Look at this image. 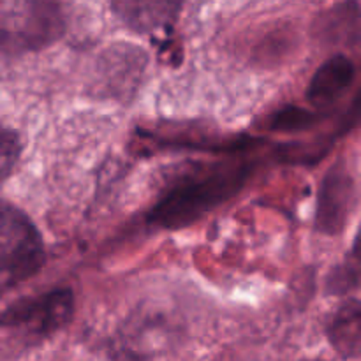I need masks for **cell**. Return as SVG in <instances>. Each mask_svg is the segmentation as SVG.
I'll return each mask as SVG.
<instances>
[{
	"instance_id": "obj_1",
	"label": "cell",
	"mask_w": 361,
	"mask_h": 361,
	"mask_svg": "<svg viewBox=\"0 0 361 361\" xmlns=\"http://www.w3.org/2000/svg\"><path fill=\"white\" fill-rule=\"evenodd\" d=\"M62 32L63 16L55 0H0V55L39 51Z\"/></svg>"
},
{
	"instance_id": "obj_2",
	"label": "cell",
	"mask_w": 361,
	"mask_h": 361,
	"mask_svg": "<svg viewBox=\"0 0 361 361\" xmlns=\"http://www.w3.org/2000/svg\"><path fill=\"white\" fill-rule=\"evenodd\" d=\"M242 182L243 175L238 169H214L207 176L173 189L155 207L150 219L162 228H182L233 196Z\"/></svg>"
},
{
	"instance_id": "obj_3",
	"label": "cell",
	"mask_w": 361,
	"mask_h": 361,
	"mask_svg": "<svg viewBox=\"0 0 361 361\" xmlns=\"http://www.w3.org/2000/svg\"><path fill=\"white\" fill-rule=\"evenodd\" d=\"M41 233L25 212L0 200V279L21 282L44 264Z\"/></svg>"
},
{
	"instance_id": "obj_4",
	"label": "cell",
	"mask_w": 361,
	"mask_h": 361,
	"mask_svg": "<svg viewBox=\"0 0 361 361\" xmlns=\"http://www.w3.org/2000/svg\"><path fill=\"white\" fill-rule=\"evenodd\" d=\"M73 310L74 298L71 289H55L46 295L14 302L0 314V326L46 335L69 323Z\"/></svg>"
},
{
	"instance_id": "obj_5",
	"label": "cell",
	"mask_w": 361,
	"mask_h": 361,
	"mask_svg": "<svg viewBox=\"0 0 361 361\" xmlns=\"http://www.w3.org/2000/svg\"><path fill=\"white\" fill-rule=\"evenodd\" d=\"M355 197V182L342 162L326 173L317 203V229L326 235H337L344 229Z\"/></svg>"
},
{
	"instance_id": "obj_6",
	"label": "cell",
	"mask_w": 361,
	"mask_h": 361,
	"mask_svg": "<svg viewBox=\"0 0 361 361\" xmlns=\"http://www.w3.org/2000/svg\"><path fill=\"white\" fill-rule=\"evenodd\" d=\"M113 14L137 34H154L171 27L183 0H108Z\"/></svg>"
},
{
	"instance_id": "obj_7",
	"label": "cell",
	"mask_w": 361,
	"mask_h": 361,
	"mask_svg": "<svg viewBox=\"0 0 361 361\" xmlns=\"http://www.w3.org/2000/svg\"><path fill=\"white\" fill-rule=\"evenodd\" d=\"M355 63L345 55H335L328 59L314 74L307 90L310 104L316 108H330L342 97L355 80Z\"/></svg>"
},
{
	"instance_id": "obj_8",
	"label": "cell",
	"mask_w": 361,
	"mask_h": 361,
	"mask_svg": "<svg viewBox=\"0 0 361 361\" xmlns=\"http://www.w3.org/2000/svg\"><path fill=\"white\" fill-rule=\"evenodd\" d=\"M328 341L342 358H361V302L349 300L334 314Z\"/></svg>"
},
{
	"instance_id": "obj_9",
	"label": "cell",
	"mask_w": 361,
	"mask_h": 361,
	"mask_svg": "<svg viewBox=\"0 0 361 361\" xmlns=\"http://www.w3.org/2000/svg\"><path fill=\"white\" fill-rule=\"evenodd\" d=\"M361 282V231L353 243V250L344 264L335 268L334 274L328 279V291L330 293H345L356 288Z\"/></svg>"
},
{
	"instance_id": "obj_10",
	"label": "cell",
	"mask_w": 361,
	"mask_h": 361,
	"mask_svg": "<svg viewBox=\"0 0 361 361\" xmlns=\"http://www.w3.org/2000/svg\"><path fill=\"white\" fill-rule=\"evenodd\" d=\"M21 155V140L16 130L0 123V180L11 175Z\"/></svg>"
},
{
	"instance_id": "obj_11",
	"label": "cell",
	"mask_w": 361,
	"mask_h": 361,
	"mask_svg": "<svg viewBox=\"0 0 361 361\" xmlns=\"http://www.w3.org/2000/svg\"><path fill=\"white\" fill-rule=\"evenodd\" d=\"M360 122H361V92L358 94V97L353 101L351 108H349V111L345 113L344 118L341 120V134L351 130L353 127Z\"/></svg>"
}]
</instances>
